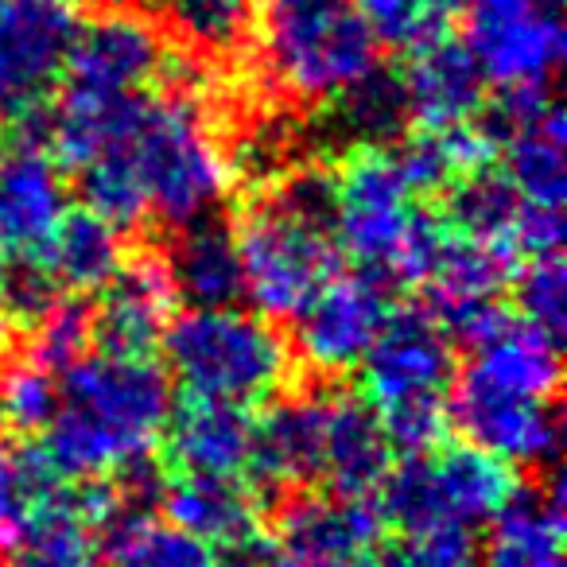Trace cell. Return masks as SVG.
Masks as SVG:
<instances>
[{
  "mask_svg": "<svg viewBox=\"0 0 567 567\" xmlns=\"http://www.w3.org/2000/svg\"><path fill=\"white\" fill-rule=\"evenodd\" d=\"M440 4H443V9H447V12H455L458 4H466V0H440Z\"/></svg>",
  "mask_w": 567,
  "mask_h": 567,
  "instance_id": "39",
  "label": "cell"
},
{
  "mask_svg": "<svg viewBox=\"0 0 567 567\" xmlns=\"http://www.w3.org/2000/svg\"><path fill=\"white\" fill-rule=\"evenodd\" d=\"M389 280L373 272L331 276L296 316V350L323 378L358 370L389 319Z\"/></svg>",
  "mask_w": 567,
  "mask_h": 567,
  "instance_id": "12",
  "label": "cell"
},
{
  "mask_svg": "<svg viewBox=\"0 0 567 567\" xmlns=\"http://www.w3.org/2000/svg\"><path fill=\"white\" fill-rule=\"evenodd\" d=\"M396 82H401L409 117L420 128L474 121L486 105V79L474 66L471 51L451 35H435L412 48Z\"/></svg>",
  "mask_w": 567,
  "mask_h": 567,
  "instance_id": "18",
  "label": "cell"
},
{
  "mask_svg": "<svg viewBox=\"0 0 567 567\" xmlns=\"http://www.w3.org/2000/svg\"><path fill=\"white\" fill-rule=\"evenodd\" d=\"M121 509L117 489L74 486L35 443L0 440V556H17L59 525H105Z\"/></svg>",
  "mask_w": 567,
  "mask_h": 567,
  "instance_id": "10",
  "label": "cell"
},
{
  "mask_svg": "<svg viewBox=\"0 0 567 567\" xmlns=\"http://www.w3.org/2000/svg\"><path fill=\"white\" fill-rule=\"evenodd\" d=\"M59 404V381L40 358H17L0 365V427L12 435H35L51 424Z\"/></svg>",
  "mask_w": 567,
  "mask_h": 567,
  "instance_id": "32",
  "label": "cell"
},
{
  "mask_svg": "<svg viewBox=\"0 0 567 567\" xmlns=\"http://www.w3.org/2000/svg\"><path fill=\"white\" fill-rule=\"evenodd\" d=\"M113 144L128 152L148 214L183 229L210 218L229 190V164L203 105L190 94H144ZM110 148V144H105Z\"/></svg>",
  "mask_w": 567,
  "mask_h": 567,
  "instance_id": "3",
  "label": "cell"
},
{
  "mask_svg": "<svg viewBox=\"0 0 567 567\" xmlns=\"http://www.w3.org/2000/svg\"><path fill=\"white\" fill-rule=\"evenodd\" d=\"M334 179L331 237L362 272L393 284H420L443 218L424 210L396 152L350 148Z\"/></svg>",
  "mask_w": 567,
  "mask_h": 567,
  "instance_id": "2",
  "label": "cell"
},
{
  "mask_svg": "<svg viewBox=\"0 0 567 567\" xmlns=\"http://www.w3.org/2000/svg\"><path fill=\"white\" fill-rule=\"evenodd\" d=\"M105 567H218L210 544L141 505H121L105 520Z\"/></svg>",
  "mask_w": 567,
  "mask_h": 567,
  "instance_id": "27",
  "label": "cell"
},
{
  "mask_svg": "<svg viewBox=\"0 0 567 567\" xmlns=\"http://www.w3.org/2000/svg\"><path fill=\"white\" fill-rule=\"evenodd\" d=\"M447 424L463 432L466 443L505 458L509 466L551 463L559 451V412L556 401L502 393L474 378L451 381Z\"/></svg>",
  "mask_w": 567,
  "mask_h": 567,
  "instance_id": "14",
  "label": "cell"
},
{
  "mask_svg": "<svg viewBox=\"0 0 567 567\" xmlns=\"http://www.w3.org/2000/svg\"><path fill=\"white\" fill-rule=\"evenodd\" d=\"M79 28V0H0V113L4 117H24L55 94Z\"/></svg>",
  "mask_w": 567,
  "mask_h": 567,
  "instance_id": "11",
  "label": "cell"
},
{
  "mask_svg": "<svg viewBox=\"0 0 567 567\" xmlns=\"http://www.w3.org/2000/svg\"><path fill=\"white\" fill-rule=\"evenodd\" d=\"M4 276H9V257L0 252V334L9 327V308H4Z\"/></svg>",
  "mask_w": 567,
  "mask_h": 567,
  "instance_id": "38",
  "label": "cell"
},
{
  "mask_svg": "<svg viewBox=\"0 0 567 567\" xmlns=\"http://www.w3.org/2000/svg\"><path fill=\"white\" fill-rule=\"evenodd\" d=\"M268 567H358V559H339V556H323V551H303V548H288V544H276Z\"/></svg>",
  "mask_w": 567,
  "mask_h": 567,
  "instance_id": "37",
  "label": "cell"
},
{
  "mask_svg": "<svg viewBox=\"0 0 567 567\" xmlns=\"http://www.w3.org/2000/svg\"><path fill=\"white\" fill-rule=\"evenodd\" d=\"M509 284L513 300H517V319L559 339L567 323V268L559 260V252L525 257V265L513 272Z\"/></svg>",
  "mask_w": 567,
  "mask_h": 567,
  "instance_id": "34",
  "label": "cell"
},
{
  "mask_svg": "<svg viewBox=\"0 0 567 567\" xmlns=\"http://www.w3.org/2000/svg\"><path fill=\"white\" fill-rule=\"evenodd\" d=\"M66 210L63 164L48 144L12 141L0 152V252L9 265H43Z\"/></svg>",
  "mask_w": 567,
  "mask_h": 567,
  "instance_id": "13",
  "label": "cell"
},
{
  "mask_svg": "<svg viewBox=\"0 0 567 567\" xmlns=\"http://www.w3.org/2000/svg\"><path fill=\"white\" fill-rule=\"evenodd\" d=\"M463 48L486 86L502 94H544L567 51L559 0H466Z\"/></svg>",
  "mask_w": 567,
  "mask_h": 567,
  "instance_id": "9",
  "label": "cell"
},
{
  "mask_svg": "<svg viewBox=\"0 0 567 567\" xmlns=\"http://www.w3.org/2000/svg\"><path fill=\"white\" fill-rule=\"evenodd\" d=\"M159 347L167 358V373L187 393L245 409L280 393L292 370V350L272 319L241 311L237 303L172 316Z\"/></svg>",
  "mask_w": 567,
  "mask_h": 567,
  "instance_id": "5",
  "label": "cell"
},
{
  "mask_svg": "<svg viewBox=\"0 0 567 567\" xmlns=\"http://www.w3.org/2000/svg\"><path fill=\"white\" fill-rule=\"evenodd\" d=\"M167 520L210 548H249L260 528L257 494L241 478L179 474L164 494Z\"/></svg>",
  "mask_w": 567,
  "mask_h": 567,
  "instance_id": "21",
  "label": "cell"
},
{
  "mask_svg": "<svg viewBox=\"0 0 567 567\" xmlns=\"http://www.w3.org/2000/svg\"><path fill=\"white\" fill-rule=\"evenodd\" d=\"M218 567H252L249 559H237V564H218Z\"/></svg>",
  "mask_w": 567,
  "mask_h": 567,
  "instance_id": "41",
  "label": "cell"
},
{
  "mask_svg": "<svg viewBox=\"0 0 567 567\" xmlns=\"http://www.w3.org/2000/svg\"><path fill=\"white\" fill-rule=\"evenodd\" d=\"M175 300L179 296L164 257L156 252L125 257L113 280L102 288L97 308H90L94 311L90 339L110 354H152L175 316Z\"/></svg>",
  "mask_w": 567,
  "mask_h": 567,
  "instance_id": "15",
  "label": "cell"
},
{
  "mask_svg": "<svg viewBox=\"0 0 567 567\" xmlns=\"http://www.w3.org/2000/svg\"><path fill=\"white\" fill-rule=\"evenodd\" d=\"M234 237L241 260V296L265 319H296L339 265L331 229L300 218L272 195L245 210Z\"/></svg>",
  "mask_w": 567,
  "mask_h": 567,
  "instance_id": "8",
  "label": "cell"
},
{
  "mask_svg": "<svg viewBox=\"0 0 567 567\" xmlns=\"http://www.w3.org/2000/svg\"><path fill=\"white\" fill-rule=\"evenodd\" d=\"M121 260H125L121 229L90 206H82V210H66L63 226L55 229V241L43 257V268L59 292L86 296L102 292L121 268Z\"/></svg>",
  "mask_w": 567,
  "mask_h": 567,
  "instance_id": "26",
  "label": "cell"
},
{
  "mask_svg": "<svg viewBox=\"0 0 567 567\" xmlns=\"http://www.w3.org/2000/svg\"><path fill=\"white\" fill-rule=\"evenodd\" d=\"M82 175V198L94 214L113 221L117 229H133L136 221L148 218V203H144V187L136 179V167L121 144H110L97 156H90L79 167Z\"/></svg>",
  "mask_w": 567,
  "mask_h": 567,
  "instance_id": "31",
  "label": "cell"
},
{
  "mask_svg": "<svg viewBox=\"0 0 567 567\" xmlns=\"http://www.w3.org/2000/svg\"><path fill=\"white\" fill-rule=\"evenodd\" d=\"M525 210L520 195L513 190V183L505 179V172H474L466 179L451 183L447 187V206H443V226L458 229L466 237H482V241L505 245L509 252H517L513 245V229ZM520 257V252H517Z\"/></svg>",
  "mask_w": 567,
  "mask_h": 567,
  "instance_id": "29",
  "label": "cell"
},
{
  "mask_svg": "<svg viewBox=\"0 0 567 567\" xmlns=\"http://www.w3.org/2000/svg\"><path fill=\"white\" fill-rule=\"evenodd\" d=\"M86 528L90 525H82V520L51 528L40 540L20 548L17 556H9V567H97L94 556H90Z\"/></svg>",
  "mask_w": 567,
  "mask_h": 567,
  "instance_id": "36",
  "label": "cell"
},
{
  "mask_svg": "<svg viewBox=\"0 0 567 567\" xmlns=\"http://www.w3.org/2000/svg\"><path fill=\"white\" fill-rule=\"evenodd\" d=\"M327 105H331V113H327L331 136L350 144V148H385L389 141H396L412 125L401 82L381 66Z\"/></svg>",
  "mask_w": 567,
  "mask_h": 567,
  "instance_id": "28",
  "label": "cell"
},
{
  "mask_svg": "<svg viewBox=\"0 0 567 567\" xmlns=\"http://www.w3.org/2000/svg\"><path fill=\"white\" fill-rule=\"evenodd\" d=\"M164 260L172 272L175 296L187 300L190 308H229L241 300L237 237L214 214L183 226Z\"/></svg>",
  "mask_w": 567,
  "mask_h": 567,
  "instance_id": "23",
  "label": "cell"
},
{
  "mask_svg": "<svg viewBox=\"0 0 567 567\" xmlns=\"http://www.w3.org/2000/svg\"><path fill=\"white\" fill-rule=\"evenodd\" d=\"M323 401L327 393H303L276 401L252 424L249 471L265 486L296 489L319 482V447H323Z\"/></svg>",
  "mask_w": 567,
  "mask_h": 567,
  "instance_id": "20",
  "label": "cell"
},
{
  "mask_svg": "<svg viewBox=\"0 0 567 567\" xmlns=\"http://www.w3.org/2000/svg\"><path fill=\"white\" fill-rule=\"evenodd\" d=\"M517 474L505 458L455 443L409 455L381 482V517L409 540L466 536L486 528L517 494Z\"/></svg>",
  "mask_w": 567,
  "mask_h": 567,
  "instance_id": "6",
  "label": "cell"
},
{
  "mask_svg": "<svg viewBox=\"0 0 567 567\" xmlns=\"http://www.w3.org/2000/svg\"><path fill=\"white\" fill-rule=\"evenodd\" d=\"M141 9L167 32L183 35L190 48L210 55L234 51L257 17L252 0H141Z\"/></svg>",
  "mask_w": 567,
  "mask_h": 567,
  "instance_id": "30",
  "label": "cell"
},
{
  "mask_svg": "<svg viewBox=\"0 0 567 567\" xmlns=\"http://www.w3.org/2000/svg\"><path fill=\"white\" fill-rule=\"evenodd\" d=\"M32 358H40L43 365L55 370V365H66L79 354H86V342L94 334V311H90V303L82 296L59 292L51 300V308L32 323Z\"/></svg>",
  "mask_w": 567,
  "mask_h": 567,
  "instance_id": "35",
  "label": "cell"
},
{
  "mask_svg": "<svg viewBox=\"0 0 567 567\" xmlns=\"http://www.w3.org/2000/svg\"><path fill=\"white\" fill-rule=\"evenodd\" d=\"M396 159H401L416 195H435L466 175L494 167L497 141L482 121H458V125L420 128L416 136L404 141Z\"/></svg>",
  "mask_w": 567,
  "mask_h": 567,
  "instance_id": "25",
  "label": "cell"
},
{
  "mask_svg": "<svg viewBox=\"0 0 567 567\" xmlns=\"http://www.w3.org/2000/svg\"><path fill=\"white\" fill-rule=\"evenodd\" d=\"M381 528L385 517L370 497H300L284 509L276 544L362 564L365 551L378 548Z\"/></svg>",
  "mask_w": 567,
  "mask_h": 567,
  "instance_id": "24",
  "label": "cell"
},
{
  "mask_svg": "<svg viewBox=\"0 0 567 567\" xmlns=\"http://www.w3.org/2000/svg\"><path fill=\"white\" fill-rule=\"evenodd\" d=\"M79 4H117V0H79Z\"/></svg>",
  "mask_w": 567,
  "mask_h": 567,
  "instance_id": "40",
  "label": "cell"
},
{
  "mask_svg": "<svg viewBox=\"0 0 567 567\" xmlns=\"http://www.w3.org/2000/svg\"><path fill=\"white\" fill-rule=\"evenodd\" d=\"M172 412V385L152 354H79L63 365L48 455L66 478L102 482L148 466Z\"/></svg>",
  "mask_w": 567,
  "mask_h": 567,
  "instance_id": "1",
  "label": "cell"
},
{
  "mask_svg": "<svg viewBox=\"0 0 567 567\" xmlns=\"http://www.w3.org/2000/svg\"><path fill=\"white\" fill-rule=\"evenodd\" d=\"M260 51L288 94L334 102L378 71V43L354 0H260Z\"/></svg>",
  "mask_w": 567,
  "mask_h": 567,
  "instance_id": "7",
  "label": "cell"
},
{
  "mask_svg": "<svg viewBox=\"0 0 567 567\" xmlns=\"http://www.w3.org/2000/svg\"><path fill=\"white\" fill-rule=\"evenodd\" d=\"M393 471V443L362 396L327 393L319 482L339 497H373Z\"/></svg>",
  "mask_w": 567,
  "mask_h": 567,
  "instance_id": "17",
  "label": "cell"
},
{
  "mask_svg": "<svg viewBox=\"0 0 567 567\" xmlns=\"http://www.w3.org/2000/svg\"><path fill=\"white\" fill-rule=\"evenodd\" d=\"M362 401L381 420L393 451H432L447 432L455 347L427 308L389 311L385 327L358 362Z\"/></svg>",
  "mask_w": 567,
  "mask_h": 567,
  "instance_id": "4",
  "label": "cell"
},
{
  "mask_svg": "<svg viewBox=\"0 0 567 567\" xmlns=\"http://www.w3.org/2000/svg\"><path fill=\"white\" fill-rule=\"evenodd\" d=\"M466 378L482 381L502 393L533 396V401H556L559 396V339L548 331L525 323L517 316H505L486 339L471 347V365Z\"/></svg>",
  "mask_w": 567,
  "mask_h": 567,
  "instance_id": "19",
  "label": "cell"
},
{
  "mask_svg": "<svg viewBox=\"0 0 567 567\" xmlns=\"http://www.w3.org/2000/svg\"><path fill=\"white\" fill-rule=\"evenodd\" d=\"M373 43L389 51H412L420 43L447 32V17L440 0H354Z\"/></svg>",
  "mask_w": 567,
  "mask_h": 567,
  "instance_id": "33",
  "label": "cell"
},
{
  "mask_svg": "<svg viewBox=\"0 0 567 567\" xmlns=\"http://www.w3.org/2000/svg\"><path fill=\"white\" fill-rule=\"evenodd\" d=\"M252 424L245 404L214 401L187 393L167 412L164 440L167 458L179 474H214V478H241L252 458Z\"/></svg>",
  "mask_w": 567,
  "mask_h": 567,
  "instance_id": "16",
  "label": "cell"
},
{
  "mask_svg": "<svg viewBox=\"0 0 567 567\" xmlns=\"http://www.w3.org/2000/svg\"><path fill=\"white\" fill-rule=\"evenodd\" d=\"M478 567H564V482L551 474L548 489L513 494L489 520Z\"/></svg>",
  "mask_w": 567,
  "mask_h": 567,
  "instance_id": "22",
  "label": "cell"
}]
</instances>
